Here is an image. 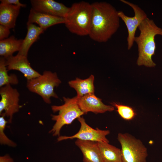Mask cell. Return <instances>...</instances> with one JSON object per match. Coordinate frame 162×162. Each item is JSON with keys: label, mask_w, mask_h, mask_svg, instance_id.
I'll return each mask as SVG.
<instances>
[{"label": "cell", "mask_w": 162, "mask_h": 162, "mask_svg": "<svg viewBox=\"0 0 162 162\" xmlns=\"http://www.w3.org/2000/svg\"></svg>", "instance_id": "obj_26"}, {"label": "cell", "mask_w": 162, "mask_h": 162, "mask_svg": "<svg viewBox=\"0 0 162 162\" xmlns=\"http://www.w3.org/2000/svg\"><path fill=\"white\" fill-rule=\"evenodd\" d=\"M78 98L77 95L72 98L63 97L64 104L51 106L53 112H58L57 115H51L52 119L55 123L49 132L53 136H60V130L64 125L70 124L76 118L85 114L78 106Z\"/></svg>", "instance_id": "obj_4"}, {"label": "cell", "mask_w": 162, "mask_h": 162, "mask_svg": "<svg viewBox=\"0 0 162 162\" xmlns=\"http://www.w3.org/2000/svg\"><path fill=\"white\" fill-rule=\"evenodd\" d=\"M0 142L2 145H6L9 146L14 147L16 144L14 142L10 140L6 135L4 130L8 122L5 120V115L3 113L0 114Z\"/></svg>", "instance_id": "obj_22"}, {"label": "cell", "mask_w": 162, "mask_h": 162, "mask_svg": "<svg viewBox=\"0 0 162 162\" xmlns=\"http://www.w3.org/2000/svg\"><path fill=\"white\" fill-rule=\"evenodd\" d=\"M140 34L134 38L137 44L138 56L136 64L139 66L144 65L153 67L156 65L152 57L154 55L156 46L154 38L157 35L162 36V28L158 26L154 20L147 17L139 26Z\"/></svg>", "instance_id": "obj_2"}, {"label": "cell", "mask_w": 162, "mask_h": 162, "mask_svg": "<svg viewBox=\"0 0 162 162\" xmlns=\"http://www.w3.org/2000/svg\"><path fill=\"white\" fill-rule=\"evenodd\" d=\"M21 7L19 6L0 3V24L9 28H14Z\"/></svg>", "instance_id": "obj_15"}, {"label": "cell", "mask_w": 162, "mask_h": 162, "mask_svg": "<svg viewBox=\"0 0 162 162\" xmlns=\"http://www.w3.org/2000/svg\"><path fill=\"white\" fill-rule=\"evenodd\" d=\"M32 8L35 11L52 16L64 18L69 10L62 3L53 0H31Z\"/></svg>", "instance_id": "obj_12"}, {"label": "cell", "mask_w": 162, "mask_h": 162, "mask_svg": "<svg viewBox=\"0 0 162 162\" xmlns=\"http://www.w3.org/2000/svg\"><path fill=\"white\" fill-rule=\"evenodd\" d=\"M27 32L20 51L17 54L27 57L28 50L32 45L39 38L44 30L32 23H27Z\"/></svg>", "instance_id": "obj_16"}, {"label": "cell", "mask_w": 162, "mask_h": 162, "mask_svg": "<svg viewBox=\"0 0 162 162\" xmlns=\"http://www.w3.org/2000/svg\"><path fill=\"white\" fill-rule=\"evenodd\" d=\"M23 39H17L14 36L0 41V55L6 58L13 55L14 52H19Z\"/></svg>", "instance_id": "obj_19"}, {"label": "cell", "mask_w": 162, "mask_h": 162, "mask_svg": "<svg viewBox=\"0 0 162 162\" xmlns=\"http://www.w3.org/2000/svg\"><path fill=\"white\" fill-rule=\"evenodd\" d=\"M75 144L82 152L83 162H104L97 142L77 139Z\"/></svg>", "instance_id": "obj_13"}, {"label": "cell", "mask_w": 162, "mask_h": 162, "mask_svg": "<svg viewBox=\"0 0 162 162\" xmlns=\"http://www.w3.org/2000/svg\"><path fill=\"white\" fill-rule=\"evenodd\" d=\"M117 109V111L121 118L124 120H130L136 115L134 110L131 107L115 102L111 104Z\"/></svg>", "instance_id": "obj_21"}, {"label": "cell", "mask_w": 162, "mask_h": 162, "mask_svg": "<svg viewBox=\"0 0 162 162\" xmlns=\"http://www.w3.org/2000/svg\"><path fill=\"white\" fill-rule=\"evenodd\" d=\"M78 104L80 108L85 114L88 112L96 114L104 113L114 110V106L105 105L102 101L101 99L97 97L94 93L78 97Z\"/></svg>", "instance_id": "obj_10"}, {"label": "cell", "mask_w": 162, "mask_h": 162, "mask_svg": "<svg viewBox=\"0 0 162 162\" xmlns=\"http://www.w3.org/2000/svg\"><path fill=\"white\" fill-rule=\"evenodd\" d=\"M6 64L5 58H0V87L8 85H16L19 83V80L15 74L9 75Z\"/></svg>", "instance_id": "obj_20"}, {"label": "cell", "mask_w": 162, "mask_h": 162, "mask_svg": "<svg viewBox=\"0 0 162 162\" xmlns=\"http://www.w3.org/2000/svg\"><path fill=\"white\" fill-rule=\"evenodd\" d=\"M97 143L104 162H122L121 149L109 143Z\"/></svg>", "instance_id": "obj_18"}, {"label": "cell", "mask_w": 162, "mask_h": 162, "mask_svg": "<svg viewBox=\"0 0 162 162\" xmlns=\"http://www.w3.org/2000/svg\"><path fill=\"white\" fill-rule=\"evenodd\" d=\"M92 16L88 36L99 43L106 42L120 26L118 11L110 4L104 2L92 4Z\"/></svg>", "instance_id": "obj_1"}, {"label": "cell", "mask_w": 162, "mask_h": 162, "mask_svg": "<svg viewBox=\"0 0 162 162\" xmlns=\"http://www.w3.org/2000/svg\"><path fill=\"white\" fill-rule=\"evenodd\" d=\"M92 16V4L85 1L74 3L64 18V24L72 33L80 36L88 35Z\"/></svg>", "instance_id": "obj_3"}, {"label": "cell", "mask_w": 162, "mask_h": 162, "mask_svg": "<svg viewBox=\"0 0 162 162\" xmlns=\"http://www.w3.org/2000/svg\"><path fill=\"white\" fill-rule=\"evenodd\" d=\"M10 28L4 26L0 25V40H2L7 38L10 34Z\"/></svg>", "instance_id": "obj_23"}, {"label": "cell", "mask_w": 162, "mask_h": 162, "mask_svg": "<svg viewBox=\"0 0 162 162\" xmlns=\"http://www.w3.org/2000/svg\"><path fill=\"white\" fill-rule=\"evenodd\" d=\"M0 162H14L13 160L8 155L0 157Z\"/></svg>", "instance_id": "obj_25"}, {"label": "cell", "mask_w": 162, "mask_h": 162, "mask_svg": "<svg viewBox=\"0 0 162 162\" xmlns=\"http://www.w3.org/2000/svg\"><path fill=\"white\" fill-rule=\"evenodd\" d=\"M94 76L91 75L85 79L76 78L75 80L69 81L68 84L71 87L74 89L77 92L76 95L80 97L87 94L94 93Z\"/></svg>", "instance_id": "obj_17"}, {"label": "cell", "mask_w": 162, "mask_h": 162, "mask_svg": "<svg viewBox=\"0 0 162 162\" xmlns=\"http://www.w3.org/2000/svg\"><path fill=\"white\" fill-rule=\"evenodd\" d=\"M120 1L130 7L134 13V16L130 17L126 15L122 11H118L119 17L124 22L128 30L127 48L128 50H130L134 42L137 28L142 21L148 17L144 10L137 5L125 0H120Z\"/></svg>", "instance_id": "obj_7"}, {"label": "cell", "mask_w": 162, "mask_h": 162, "mask_svg": "<svg viewBox=\"0 0 162 162\" xmlns=\"http://www.w3.org/2000/svg\"><path fill=\"white\" fill-rule=\"evenodd\" d=\"M122 162H147V148L140 139L128 133H119Z\"/></svg>", "instance_id": "obj_6"}, {"label": "cell", "mask_w": 162, "mask_h": 162, "mask_svg": "<svg viewBox=\"0 0 162 162\" xmlns=\"http://www.w3.org/2000/svg\"><path fill=\"white\" fill-rule=\"evenodd\" d=\"M61 83L56 73L45 70L40 76L27 80L26 87L30 91L40 96L45 103L50 104L51 97L58 98L54 89Z\"/></svg>", "instance_id": "obj_5"}, {"label": "cell", "mask_w": 162, "mask_h": 162, "mask_svg": "<svg viewBox=\"0 0 162 162\" xmlns=\"http://www.w3.org/2000/svg\"><path fill=\"white\" fill-rule=\"evenodd\" d=\"M1 3L8 4H12L19 6L22 7H25L26 5L21 3L19 0H1Z\"/></svg>", "instance_id": "obj_24"}, {"label": "cell", "mask_w": 162, "mask_h": 162, "mask_svg": "<svg viewBox=\"0 0 162 162\" xmlns=\"http://www.w3.org/2000/svg\"><path fill=\"white\" fill-rule=\"evenodd\" d=\"M0 114L3 113L10 123L13 115L18 112L21 107L19 104L20 93L16 89L8 85L0 87Z\"/></svg>", "instance_id": "obj_8"}, {"label": "cell", "mask_w": 162, "mask_h": 162, "mask_svg": "<svg viewBox=\"0 0 162 162\" xmlns=\"http://www.w3.org/2000/svg\"><path fill=\"white\" fill-rule=\"evenodd\" d=\"M5 58L8 71L18 70L24 74L27 80L37 77L41 75L31 67L28 57L17 54L16 56L12 55Z\"/></svg>", "instance_id": "obj_11"}, {"label": "cell", "mask_w": 162, "mask_h": 162, "mask_svg": "<svg viewBox=\"0 0 162 162\" xmlns=\"http://www.w3.org/2000/svg\"><path fill=\"white\" fill-rule=\"evenodd\" d=\"M77 119L80 124V127L78 132L71 136H59L57 138L58 141L76 138L82 140L109 143V140L106 137L110 134L109 130H101L98 128L93 129L86 123L82 117H80Z\"/></svg>", "instance_id": "obj_9"}, {"label": "cell", "mask_w": 162, "mask_h": 162, "mask_svg": "<svg viewBox=\"0 0 162 162\" xmlns=\"http://www.w3.org/2000/svg\"><path fill=\"white\" fill-rule=\"evenodd\" d=\"M64 18L56 16L37 12L31 8L27 23H36L44 31L49 27L61 23H64Z\"/></svg>", "instance_id": "obj_14"}]
</instances>
